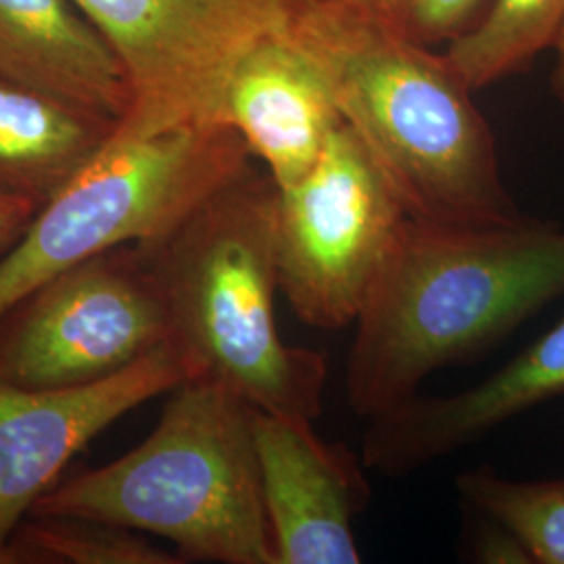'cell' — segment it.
<instances>
[{"instance_id": "1", "label": "cell", "mask_w": 564, "mask_h": 564, "mask_svg": "<svg viewBox=\"0 0 564 564\" xmlns=\"http://www.w3.org/2000/svg\"><path fill=\"white\" fill-rule=\"evenodd\" d=\"M414 223L491 228L524 216L496 139L445 53L341 0H300L286 30Z\"/></svg>"}, {"instance_id": "2", "label": "cell", "mask_w": 564, "mask_h": 564, "mask_svg": "<svg viewBox=\"0 0 564 564\" xmlns=\"http://www.w3.org/2000/svg\"><path fill=\"white\" fill-rule=\"evenodd\" d=\"M564 295V228L527 218L491 228L405 220L362 314L347 362V400L377 419Z\"/></svg>"}, {"instance_id": "3", "label": "cell", "mask_w": 564, "mask_h": 564, "mask_svg": "<svg viewBox=\"0 0 564 564\" xmlns=\"http://www.w3.org/2000/svg\"><path fill=\"white\" fill-rule=\"evenodd\" d=\"M276 237L279 186L251 170L160 241L134 247L193 379H214L258 410L312 423L323 412L328 366L323 354L282 341Z\"/></svg>"}, {"instance_id": "4", "label": "cell", "mask_w": 564, "mask_h": 564, "mask_svg": "<svg viewBox=\"0 0 564 564\" xmlns=\"http://www.w3.org/2000/svg\"><path fill=\"white\" fill-rule=\"evenodd\" d=\"M30 514L121 524L182 561L276 564L253 437V405L195 377L170 391L142 444L55 485Z\"/></svg>"}, {"instance_id": "5", "label": "cell", "mask_w": 564, "mask_h": 564, "mask_svg": "<svg viewBox=\"0 0 564 564\" xmlns=\"http://www.w3.org/2000/svg\"><path fill=\"white\" fill-rule=\"evenodd\" d=\"M251 153L223 123H184L105 141L39 207L0 262V321L39 284L118 247H147L249 174Z\"/></svg>"}, {"instance_id": "6", "label": "cell", "mask_w": 564, "mask_h": 564, "mask_svg": "<svg viewBox=\"0 0 564 564\" xmlns=\"http://www.w3.org/2000/svg\"><path fill=\"white\" fill-rule=\"evenodd\" d=\"M405 220L343 121L302 181L279 188V282L297 318L326 330L356 324Z\"/></svg>"}, {"instance_id": "7", "label": "cell", "mask_w": 564, "mask_h": 564, "mask_svg": "<svg viewBox=\"0 0 564 564\" xmlns=\"http://www.w3.org/2000/svg\"><path fill=\"white\" fill-rule=\"evenodd\" d=\"M118 53L130 84L121 134L220 123L242 57L282 34L300 0H74ZM224 126V123H223Z\"/></svg>"}, {"instance_id": "8", "label": "cell", "mask_w": 564, "mask_h": 564, "mask_svg": "<svg viewBox=\"0 0 564 564\" xmlns=\"http://www.w3.org/2000/svg\"><path fill=\"white\" fill-rule=\"evenodd\" d=\"M170 339V316L141 251L118 247L42 282L0 321V381L95 383Z\"/></svg>"}, {"instance_id": "9", "label": "cell", "mask_w": 564, "mask_h": 564, "mask_svg": "<svg viewBox=\"0 0 564 564\" xmlns=\"http://www.w3.org/2000/svg\"><path fill=\"white\" fill-rule=\"evenodd\" d=\"M188 379L191 364L170 341L95 383L30 389L0 381V564L21 563L13 550L18 529L76 454Z\"/></svg>"}, {"instance_id": "10", "label": "cell", "mask_w": 564, "mask_h": 564, "mask_svg": "<svg viewBox=\"0 0 564 564\" xmlns=\"http://www.w3.org/2000/svg\"><path fill=\"white\" fill-rule=\"evenodd\" d=\"M263 505L276 564H358L354 521L368 505L356 458L310 421L253 408Z\"/></svg>"}, {"instance_id": "11", "label": "cell", "mask_w": 564, "mask_h": 564, "mask_svg": "<svg viewBox=\"0 0 564 564\" xmlns=\"http://www.w3.org/2000/svg\"><path fill=\"white\" fill-rule=\"evenodd\" d=\"M564 395V316L484 383L445 398H412L370 419L366 468L402 477Z\"/></svg>"}, {"instance_id": "12", "label": "cell", "mask_w": 564, "mask_h": 564, "mask_svg": "<svg viewBox=\"0 0 564 564\" xmlns=\"http://www.w3.org/2000/svg\"><path fill=\"white\" fill-rule=\"evenodd\" d=\"M220 123L286 188L312 170L341 113L323 72L284 34L258 42L224 90Z\"/></svg>"}, {"instance_id": "13", "label": "cell", "mask_w": 564, "mask_h": 564, "mask_svg": "<svg viewBox=\"0 0 564 564\" xmlns=\"http://www.w3.org/2000/svg\"><path fill=\"white\" fill-rule=\"evenodd\" d=\"M0 78L113 126L132 101L118 53L74 0H0Z\"/></svg>"}, {"instance_id": "14", "label": "cell", "mask_w": 564, "mask_h": 564, "mask_svg": "<svg viewBox=\"0 0 564 564\" xmlns=\"http://www.w3.org/2000/svg\"><path fill=\"white\" fill-rule=\"evenodd\" d=\"M113 130L78 107L0 78V193L44 205Z\"/></svg>"}, {"instance_id": "15", "label": "cell", "mask_w": 564, "mask_h": 564, "mask_svg": "<svg viewBox=\"0 0 564 564\" xmlns=\"http://www.w3.org/2000/svg\"><path fill=\"white\" fill-rule=\"evenodd\" d=\"M564 0H491L484 15L447 42L445 57L473 93L517 76L554 48Z\"/></svg>"}, {"instance_id": "16", "label": "cell", "mask_w": 564, "mask_h": 564, "mask_svg": "<svg viewBox=\"0 0 564 564\" xmlns=\"http://www.w3.org/2000/svg\"><path fill=\"white\" fill-rule=\"evenodd\" d=\"M456 485L468 505L523 544L531 563L564 564V479L512 481L475 468Z\"/></svg>"}, {"instance_id": "17", "label": "cell", "mask_w": 564, "mask_h": 564, "mask_svg": "<svg viewBox=\"0 0 564 564\" xmlns=\"http://www.w3.org/2000/svg\"><path fill=\"white\" fill-rule=\"evenodd\" d=\"M13 550H18L20 556H42L46 563H184L178 552L163 550L141 531L105 521L53 514H30L15 533Z\"/></svg>"}, {"instance_id": "18", "label": "cell", "mask_w": 564, "mask_h": 564, "mask_svg": "<svg viewBox=\"0 0 564 564\" xmlns=\"http://www.w3.org/2000/svg\"><path fill=\"white\" fill-rule=\"evenodd\" d=\"M485 0H410L402 30L423 44L454 41L470 28Z\"/></svg>"}, {"instance_id": "19", "label": "cell", "mask_w": 564, "mask_h": 564, "mask_svg": "<svg viewBox=\"0 0 564 564\" xmlns=\"http://www.w3.org/2000/svg\"><path fill=\"white\" fill-rule=\"evenodd\" d=\"M39 203L0 193V262L20 241L21 235L39 212Z\"/></svg>"}, {"instance_id": "20", "label": "cell", "mask_w": 564, "mask_h": 564, "mask_svg": "<svg viewBox=\"0 0 564 564\" xmlns=\"http://www.w3.org/2000/svg\"><path fill=\"white\" fill-rule=\"evenodd\" d=\"M341 2L362 11L370 18L391 23L400 30H402L403 15L410 4V0H341Z\"/></svg>"}, {"instance_id": "21", "label": "cell", "mask_w": 564, "mask_h": 564, "mask_svg": "<svg viewBox=\"0 0 564 564\" xmlns=\"http://www.w3.org/2000/svg\"><path fill=\"white\" fill-rule=\"evenodd\" d=\"M552 51H554V55H556V61H554V69H552L550 84H552L554 97L564 105V25L563 30H561V34H558V41H556Z\"/></svg>"}]
</instances>
